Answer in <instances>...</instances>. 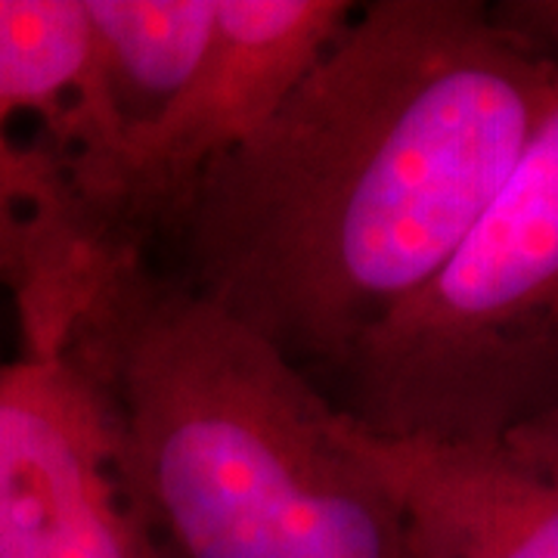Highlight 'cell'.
Here are the masks:
<instances>
[{
    "mask_svg": "<svg viewBox=\"0 0 558 558\" xmlns=\"http://www.w3.org/2000/svg\"><path fill=\"white\" fill-rule=\"evenodd\" d=\"M484 0H369L153 264L323 388L469 236L556 97Z\"/></svg>",
    "mask_w": 558,
    "mask_h": 558,
    "instance_id": "1",
    "label": "cell"
},
{
    "mask_svg": "<svg viewBox=\"0 0 558 558\" xmlns=\"http://www.w3.org/2000/svg\"><path fill=\"white\" fill-rule=\"evenodd\" d=\"M47 357L90 391L168 558H407L357 422L149 258L109 264Z\"/></svg>",
    "mask_w": 558,
    "mask_h": 558,
    "instance_id": "2",
    "label": "cell"
},
{
    "mask_svg": "<svg viewBox=\"0 0 558 558\" xmlns=\"http://www.w3.org/2000/svg\"><path fill=\"white\" fill-rule=\"evenodd\" d=\"M369 435L502 444L558 410V87L469 236L326 385Z\"/></svg>",
    "mask_w": 558,
    "mask_h": 558,
    "instance_id": "3",
    "label": "cell"
},
{
    "mask_svg": "<svg viewBox=\"0 0 558 558\" xmlns=\"http://www.w3.org/2000/svg\"><path fill=\"white\" fill-rule=\"evenodd\" d=\"M357 13L354 0H218L211 50L159 119L100 165L60 174L81 264L153 258L183 205L286 100Z\"/></svg>",
    "mask_w": 558,
    "mask_h": 558,
    "instance_id": "4",
    "label": "cell"
},
{
    "mask_svg": "<svg viewBox=\"0 0 558 558\" xmlns=\"http://www.w3.org/2000/svg\"><path fill=\"white\" fill-rule=\"evenodd\" d=\"M0 558H168L57 357L0 360Z\"/></svg>",
    "mask_w": 558,
    "mask_h": 558,
    "instance_id": "5",
    "label": "cell"
},
{
    "mask_svg": "<svg viewBox=\"0 0 558 558\" xmlns=\"http://www.w3.org/2000/svg\"><path fill=\"white\" fill-rule=\"evenodd\" d=\"M84 62V0H0V286L22 319L69 289L78 242L57 161L40 140L16 137V124L22 116L50 119Z\"/></svg>",
    "mask_w": 558,
    "mask_h": 558,
    "instance_id": "6",
    "label": "cell"
},
{
    "mask_svg": "<svg viewBox=\"0 0 558 558\" xmlns=\"http://www.w3.org/2000/svg\"><path fill=\"white\" fill-rule=\"evenodd\" d=\"M363 438L398 499L407 558H558L556 469L502 444Z\"/></svg>",
    "mask_w": 558,
    "mask_h": 558,
    "instance_id": "7",
    "label": "cell"
},
{
    "mask_svg": "<svg viewBox=\"0 0 558 558\" xmlns=\"http://www.w3.org/2000/svg\"><path fill=\"white\" fill-rule=\"evenodd\" d=\"M87 62L44 119L60 174H81L156 121L196 78L218 28V0H84Z\"/></svg>",
    "mask_w": 558,
    "mask_h": 558,
    "instance_id": "8",
    "label": "cell"
},
{
    "mask_svg": "<svg viewBox=\"0 0 558 558\" xmlns=\"http://www.w3.org/2000/svg\"><path fill=\"white\" fill-rule=\"evenodd\" d=\"M487 13L519 50L558 69V0H494Z\"/></svg>",
    "mask_w": 558,
    "mask_h": 558,
    "instance_id": "9",
    "label": "cell"
},
{
    "mask_svg": "<svg viewBox=\"0 0 558 558\" xmlns=\"http://www.w3.org/2000/svg\"><path fill=\"white\" fill-rule=\"evenodd\" d=\"M502 447L515 450L519 457L531 459L543 469H556L558 472V410L519 428L515 435L502 440Z\"/></svg>",
    "mask_w": 558,
    "mask_h": 558,
    "instance_id": "10",
    "label": "cell"
}]
</instances>
